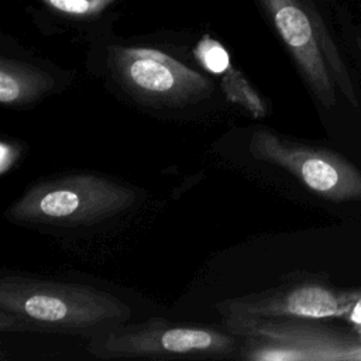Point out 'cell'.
<instances>
[{
    "instance_id": "6da1fadb",
    "label": "cell",
    "mask_w": 361,
    "mask_h": 361,
    "mask_svg": "<svg viewBox=\"0 0 361 361\" xmlns=\"http://www.w3.org/2000/svg\"><path fill=\"white\" fill-rule=\"evenodd\" d=\"M130 317L131 309L123 300L90 285L23 275L0 279L3 333H62L90 338Z\"/></svg>"
},
{
    "instance_id": "7a4b0ae2",
    "label": "cell",
    "mask_w": 361,
    "mask_h": 361,
    "mask_svg": "<svg viewBox=\"0 0 361 361\" xmlns=\"http://www.w3.org/2000/svg\"><path fill=\"white\" fill-rule=\"evenodd\" d=\"M279 38L317 102L331 109L338 90L358 106L357 89L337 45L323 0H261Z\"/></svg>"
},
{
    "instance_id": "3957f363",
    "label": "cell",
    "mask_w": 361,
    "mask_h": 361,
    "mask_svg": "<svg viewBox=\"0 0 361 361\" xmlns=\"http://www.w3.org/2000/svg\"><path fill=\"white\" fill-rule=\"evenodd\" d=\"M89 351L99 360H240L243 337L223 324H179L162 317L121 323L89 338Z\"/></svg>"
},
{
    "instance_id": "277c9868",
    "label": "cell",
    "mask_w": 361,
    "mask_h": 361,
    "mask_svg": "<svg viewBox=\"0 0 361 361\" xmlns=\"http://www.w3.org/2000/svg\"><path fill=\"white\" fill-rule=\"evenodd\" d=\"M137 199L133 188L107 176L80 172L32 183L4 212L16 224H94L130 209Z\"/></svg>"
},
{
    "instance_id": "5b68a950",
    "label": "cell",
    "mask_w": 361,
    "mask_h": 361,
    "mask_svg": "<svg viewBox=\"0 0 361 361\" xmlns=\"http://www.w3.org/2000/svg\"><path fill=\"white\" fill-rule=\"evenodd\" d=\"M223 326L243 337L241 361L361 360V340L312 319L226 316Z\"/></svg>"
},
{
    "instance_id": "8992f818",
    "label": "cell",
    "mask_w": 361,
    "mask_h": 361,
    "mask_svg": "<svg viewBox=\"0 0 361 361\" xmlns=\"http://www.w3.org/2000/svg\"><path fill=\"white\" fill-rule=\"evenodd\" d=\"M110 66L114 79L135 99L180 107L207 99L213 82L171 55L141 47H113Z\"/></svg>"
},
{
    "instance_id": "52a82bcc",
    "label": "cell",
    "mask_w": 361,
    "mask_h": 361,
    "mask_svg": "<svg viewBox=\"0 0 361 361\" xmlns=\"http://www.w3.org/2000/svg\"><path fill=\"white\" fill-rule=\"evenodd\" d=\"M248 151L255 159L285 169L326 199H361V172L336 152L288 140L268 128L252 133Z\"/></svg>"
},
{
    "instance_id": "ba28073f",
    "label": "cell",
    "mask_w": 361,
    "mask_h": 361,
    "mask_svg": "<svg viewBox=\"0 0 361 361\" xmlns=\"http://www.w3.org/2000/svg\"><path fill=\"white\" fill-rule=\"evenodd\" d=\"M354 293L340 292L317 281L279 285L259 293L221 300L216 305L221 317H296L322 320L344 317Z\"/></svg>"
},
{
    "instance_id": "9c48e42d",
    "label": "cell",
    "mask_w": 361,
    "mask_h": 361,
    "mask_svg": "<svg viewBox=\"0 0 361 361\" xmlns=\"http://www.w3.org/2000/svg\"><path fill=\"white\" fill-rule=\"evenodd\" d=\"M54 89V78L37 66L0 58V103L6 107L32 104Z\"/></svg>"
},
{
    "instance_id": "30bf717a",
    "label": "cell",
    "mask_w": 361,
    "mask_h": 361,
    "mask_svg": "<svg viewBox=\"0 0 361 361\" xmlns=\"http://www.w3.org/2000/svg\"><path fill=\"white\" fill-rule=\"evenodd\" d=\"M221 87L230 100L243 106L254 117L265 116L267 107L262 99L240 71L230 66L224 72V76L221 79Z\"/></svg>"
},
{
    "instance_id": "8fae6325",
    "label": "cell",
    "mask_w": 361,
    "mask_h": 361,
    "mask_svg": "<svg viewBox=\"0 0 361 361\" xmlns=\"http://www.w3.org/2000/svg\"><path fill=\"white\" fill-rule=\"evenodd\" d=\"M195 54L200 65L212 73L220 75L230 68V58L224 47L209 37H204L199 41Z\"/></svg>"
},
{
    "instance_id": "7c38bea8",
    "label": "cell",
    "mask_w": 361,
    "mask_h": 361,
    "mask_svg": "<svg viewBox=\"0 0 361 361\" xmlns=\"http://www.w3.org/2000/svg\"><path fill=\"white\" fill-rule=\"evenodd\" d=\"M42 1L47 6L63 14L87 17V16L99 14L116 0H42Z\"/></svg>"
},
{
    "instance_id": "4fadbf2b",
    "label": "cell",
    "mask_w": 361,
    "mask_h": 361,
    "mask_svg": "<svg viewBox=\"0 0 361 361\" xmlns=\"http://www.w3.org/2000/svg\"><path fill=\"white\" fill-rule=\"evenodd\" d=\"M334 11H336L337 20H338L343 31L350 37L354 48L361 55V27L353 23L351 14L348 13V10L344 6L334 3Z\"/></svg>"
},
{
    "instance_id": "5bb4252c",
    "label": "cell",
    "mask_w": 361,
    "mask_h": 361,
    "mask_svg": "<svg viewBox=\"0 0 361 361\" xmlns=\"http://www.w3.org/2000/svg\"><path fill=\"white\" fill-rule=\"evenodd\" d=\"M20 158V148L14 144L8 142L7 140H3L0 144V169L4 175L7 171L11 169V166L16 164V161Z\"/></svg>"
},
{
    "instance_id": "9a60e30c",
    "label": "cell",
    "mask_w": 361,
    "mask_h": 361,
    "mask_svg": "<svg viewBox=\"0 0 361 361\" xmlns=\"http://www.w3.org/2000/svg\"><path fill=\"white\" fill-rule=\"evenodd\" d=\"M344 319H347L351 323V326L355 330L357 338L361 340V292L354 293V298L350 303L347 313L344 314Z\"/></svg>"
}]
</instances>
